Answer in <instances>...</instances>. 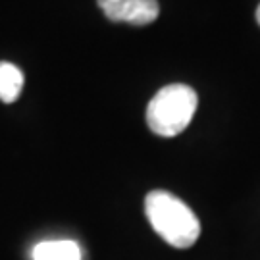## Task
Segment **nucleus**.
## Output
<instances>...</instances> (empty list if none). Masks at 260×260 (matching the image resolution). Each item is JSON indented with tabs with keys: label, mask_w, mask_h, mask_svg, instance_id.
<instances>
[{
	"label": "nucleus",
	"mask_w": 260,
	"mask_h": 260,
	"mask_svg": "<svg viewBox=\"0 0 260 260\" xmlns=\"http://www.w3.org/2000/svg\"><path fill=\"white\" fill-rule=\"evenodd\" d=\"M145 214L152 230L176 249L193 247L201 235V222L195 212L168 191H150L145 197Z\"/></svg>",
	"instance_id": "obj_1"
},
{
	"label": "nucleus",
	"mask_w": 260,
	"mask_h": 260,
	"mask_svg": "<svg viewBox=\"0 0 260 260\" xmlns=\"http://www.w3.org/2000/svg\"><path fill=\"white\" fill-rule=\"evenodd\" d=\"M197 93L189 85L162 87L147 106V123L160 137H176L187 129L197 112Z\"/></svg>",
	"instance_id": "obj_2"
},
{
	"label": "nucleus",
	"mask_w": 260,
	"mask_h": 260,
	"mask_svg": "<svg viewBox=\"0 0 260 260\" xmlns=\"http://www.w3.org/2000/svg\"><path fill=\"white\" fill-rule=\"evenodd\" d=\"M110 21L149 25L160 14L158 0H96Z\"/></svg>",
	"instance_id": "obj_3"
},
{
	"label": "nucleus",
	"mask_w": 260,
	"mask_h": 260,
	"mask_svg": "<svg viewBox=\"0 0 260 260\" xmlns=\"http://www.w3.org/2000/svg\"><path fill=\"white\" fill-rule=\"evenodd\" d=\"M81 249L75 241H43L33 247V260H81Z\"/></svg>",
	"instance_id": "obj_4"
},
{
	"label": "nucleus",
	"mask_w": 260,
	"mask_h": 260,
	"mask_svg": "<svg viewBox=\"0 0 260 260\" xmlns=\"http://www.w3.org/2000/svg\"><path fill=\"white\" fill-rule=\"evenodd\" d=\"M25 83L23 72L12 62H0V101L6 104L16 103Z\"/></svg>",
	"instance_id": "obj_5"
},
{
	"label": "nucleus",
	"mask_w": 260,
	"mask_h": 260,
	"mask_svg": "<svg viewBox=\"0 0 260 260\" xmlns=\"http://www.w3.org/2000/svg\"><path fill=\"white\" fill-rule=\"evenodd\" d=\"M256 21L260 23V6H258V10H256Z\"/></svg>",
	"instance_id": "obj_6"
}]
</instances>
